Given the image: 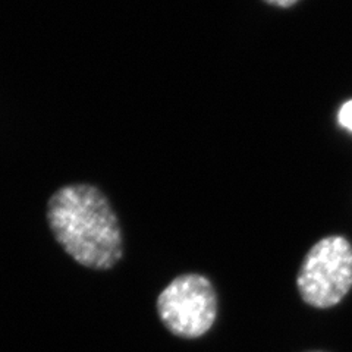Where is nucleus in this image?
<instances>
[{
	"label": "nucleus",
	"mask_w": 352,
	"mask_h": 352,
	"mask_svg": "<svg viewBox=\"0 0 352 352\" xmlns=\"http://www.w3.org/2000/svg\"><path fill=\"white\" fill-rule=\"evenodd\" d=\"M264 2L272 5V6H278V8H289L298 2V0H264Z\"/></svg>",
	"instance_id": "obj_5"
},
{
	"label": "nucleus",
	"mask_w": 352,
	"mask_h": 352,
	"mask_svg": "<svg viewBox=\"0 0 352 352\" xmlns=\"http://www.w3.org/2000/svg\"><path fill=\"white\" fill-rule=\"evenodd\" d=\"M156 310L172 335L182 339L200 338L212 329L217 317L214 286L203 274H181L160 292Z\"/></svg>",
	"instance_id": "obj_3"
},
{
	"label": "nucleus",
	"mask_w": 352,
	"mask_h": 352,
	"mask_svg": "<svg viewBox=\"0 0 352 352\" xmlns=\"http://www.w3.org/2000/svg\"><path fill=\"white\" fill-rule=\"evenodd\" d=\"M46 220L59 247L80 266L103 272L122 260L119 217L98 186L87 182L60 186L49 197Z\"/></svg>",
	"instance_id": "obj_1"
},
{
	"label": "nucleus",
	"mask_w": 352,
	"mask_h": 352,
	"mask_svg": "<svg viewBox=\"0 0 352 352\" xmlns=\"http://www.w3.org/2000/svg\"><path fill=\"white\" fill-rule=\"evenodd\" d=\"M311 352H322V351H311Z\"/></svg>",
	"instance_id": "obj_6"
},
{
	"label": "nucleus",
	"mask_w": 352,
	"mask_h": 352,
	"mask_svg": "<svg viewBox=\"0 0 352 352\" xmlns=\"http://www.w3.org/2000/svg\"><path fill=\"white\" fill-rule=\"evenodd\" d=\"M339 124L352 132V100L340 107V110H339Z\"/></svg>",
	"instance_id": "obj_4"
},
{
	"label": "nucleus",
	"mask_w": 352,
	"mask_h": 352,
	"mask_svg": "<svg viewBox=\"0 0 352 352\" xmlns=\"http://www.w3.org/2000/svg\"><path fill=\"white\" fill-rule=\"evenodd\" d=\"M301 298L314 308H330L352 288V245L344 236L320 239L307 252L296 276Z\"/></svg>",
	"instance_id": "obj_2"
}]
</instances>
